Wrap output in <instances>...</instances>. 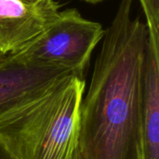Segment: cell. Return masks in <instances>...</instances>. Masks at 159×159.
<instances>
[{
	"label": "cell",
	"mask_w": 159,
	"mask_h": 159,
	"mask_svg": "<svg viewBox=\"0 0 159 159\" xmlns=\"http://www.w3.org/2000/svg\"><path fill=\"white\" fill-rule=\"evenodd\" d=\"M133 1L120 0L81 101L80 159H143V69L149 34L146 23L132 17Z\"/></svg>",
	"instance_id": "1"
},
{
	"label": "cell",
	"mask_w": 159,
	"mask_h": 159,
	"mask_svg": "<svg viewBox=\"0 0 159 159\" xmlns=\"http://www.w3.org/2000/svg\"><path fill=\"white\" fill-rule=\"evenodd\" d=\"M72 74L75 73L61 67L27 63L8 55L0 64V116L38 97Z\"/></svg>",
	"instance_id": "5"
},
{
	"label": "cell",
	"mask_w": 159,
	"mask_h": 159,
	"mask_svg": "<svg viewBox=\"0 0 159 159\" xmlns=\"http://www.w3.org/2000/svg\"><path fill=\"white\" fill-rule=\"evenodd\" d=\"M0 159H17L2 142H0Z\"/></svg>",
	"instance_id": "8"
},
{
	"label": "cell",
	"mask_w": 159,
	"mask_h": 159,
	"mask_svg": "<svg viewBox=\"0 0 159 159\" xmlns=\"http://www.w3.org/2000/svg\"><path fill=\"white\" fill-rule=\"evenodd\" d=\"M74 159H80V158H79V156H78V153H77V154L75 155V158H74Z\"/></svg>",
	"instance_id": "12"
},
{
	"label": "cell",
	"mask_w": 159,
	"mask_h": 159,
	"mask_svg": "<svg viewBox=\"0 0 159 159\" xmlns=\"http://www.w3.org/2000/svg\"><path fill=\"white\" fill-rule=\"evenodd\" d=\"M7 56H8V55L5 54L3 51H1V50H0V64H1V63L6 60V59H7Z\"/></svg>",
	"instance_id": "10"
},
{
	"label": "cell",
	"mask_w": 159,
	"mask_h": 159,
	"mask_svg": "<svg viewBox=\"0 0 159 159\" xmlns=\"http://www.w3.org/2000/svg\"><path fill=\"white\" fill-rule=\"evenodd\" d=\"M140 3L146 19L149 41L159 48V0H140Z\"/></svg>",
	"instance_id": "7"
},
{
	"label": "cell",
	"mask_w": 159,
	"mask_h": 159,
	"mask_svg": "<svg viewBox=\"0 0 159 159\" xmlns=\"http://www.w3.org/2000/svg\"><path fill=\"white\" fill-rule=\"evenodd\" d=\"M104 32L101 23L85 19L76 8H66L46 32L12 56L27 63L69 69L84 76Z\"/></svg>",
	"instance_id": "3"
},
{
	"label": "cell",
	"mask_w": 159,
	"mask_h": 159,
	"mask_svg": "<svg viewBox=\"0 0 159 159\" xmlns=\"http://www.w3.org/2000/svg\"><path fill=\"white\" fill-rule=\"evenodd\" d=\"M21 1L31 3V4H38V3H42V2H46V1H52V0H21Z\"/></svg>",
	"instance_id": "9"
},
{
	"label": "cell",
	"mask_w": 159,
	"mask_h": 159,
	"mask_svg": "<svg viewBox=\"0 0 159 159\" xmlns=\"http://www.w3.org/2000/svg\"><path fill=\"white\" fill-rule=\"evenodd\" d=\"M143 157L159 159V48L148 41L143 69Z\"/></svg>",
	"instance_id": "6"
},
{
	"label": "cell",
	"mask_w": 159,
	"mask_h": 159,
	"mask_svg": "<svg viewBox=\"0 0 159 159\" xmlns=\"http://www.w3.org/2000/svg\"><path fill=\"white\" fill-rule=\"evenodd\" d=\"M84 76L72 74L0 116V142L17 159H74Z\"/></svg>",
	"instance_id": "2"
},
{
	"label": "cell",
	"mask_w": 159,
	"mask_h": 159,
	"mask_svg": "<svg viewBox=\"0 0 159 159\" xmlns=\"http://www.w3.org/2000/svg\"><path fill=\"white\" fill-rule=\"evenodd\" d=\"M60 7L55 0L38 4L0 0V50L7 55L20 51L56 21Z\"/></svg>",
	"instance_id": "4"
},
{
	"label": "cell",
	"mask_w": 159,
	"mask_h": 159,
	"mask_svg": "<svg viewBox=\"0 0 159 159\" xmlns=\"http://www.w3.org/2000/svg\"><path fill=\"white\" fill-rule=\"evenodd\" d=\"M81 1H85V2L89 3V4H98V3H101V2H103L106 0H81Z\"/></svg>",
	"instance_id": "11"
}]
</instances>
